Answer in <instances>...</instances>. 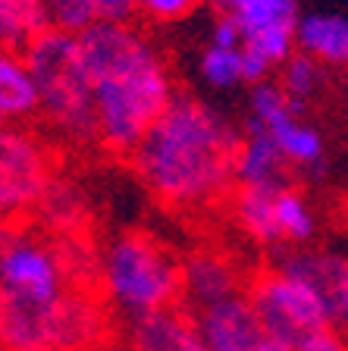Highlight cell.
<instances>
[{
  "mask_svg": "<svg viewBox=\"0 0 348 351\" xmlns=\"http://www.w3.org/2000/svg\"><path fill=\"white\" fill-rule=\"evenodd\" d=\"M242 129L211 104L182 95L129 154L135 176L160 204L198 210L235 185Z\"/></svg>",
  "mask_w": 348,
  "mask_h": 351,
  "instance_id": "6da1fadb",
  "label": "cell"
},
{
  "mask_svg": "<svg viewBox=\"0 0 348 351\" xmlns=\"http://www.w3.org/2000/svg\"><path fill=\"white\" fill-rule=\"evenodd\" d=\"M97 113V141L132 154L173 104V79L160 51L129 22H104L79 35Z\"/></svg>",
  "mask_w": 348,
  "mask_h": 351,
  "instance_id": "7a4b0ae2",
  "label": "cell"
},
{
  "mask_svg": "<svg viewBox=\"0 0 348 351\" xmlns=\"http://www.w3.org/2000/svg\"><path fill=\"white\" fill-rule=\"evenodd\" d=\"M69 289L73 273L60 245L0 223V348L51 345L60 301Z\"/></svg>",
  "mask_w": 348,
  "mask_h": 351,
  "instance_id": "3957f363",
  "label": "cell"
},
{
  "mask_svg": "<svg viewBox=\"0 0 348 351\" xmlns=\"http://www.w3.org/2000/svg\"><path fill=\"white\" fill-rule=\"evenodd\" d=\"M104 301L126 323L182 301V263L148 232H123L97 261Z\"/></svg>",
  "mask_w": 348,
  "mask_h": 351,
  "instance_id": "277c9868",
  "label": "cell"
},
{
  "mask_svg": "<svg viewBox=\"0 0 348 351\" xmlns=\"http://www.w3.org/2000/svg\"><path fill=\"white\" fill-rule=\"evenodd\" d=\"M25 60L41 97V117L66 141H76V145L97 141L95 95H91V79L82 60L79 35L51 25L25 47Z\"/></svg>",
  "mask_w": 348,
  "mask_h": 351,
  "instance_id": "5b68a950",
  "label": "cell"
},
{
  "mask_svg": "<svg viewBox=\"0 0 348 351\" xmlns=\"http://www.w3.org/2000/svg\"><path fill=\"white\" fill-rule=\"evenodd\" d=\"M254 311L261 317V326L270 339L289 345H301L311 336H320L327 329H336V311L323 301V295L314 292L308 282L295 279L279 267L254 273L245 285Z\"/></svg>",
  "mask_w": 348,
  "mask_h": 351,
  "instance_id": "8992f818",
  "label": "cell"
},
{
  "mask_svg": "<svg viewBox=\"0 0 348 351\" xmlns=\"http://www.w3.org/2000/svg\"><path fill=\"white\" fill-rule=\"evenodd\" d=\"M54 176V154L35 132L0 123V223L38 210L57 182Z\"/></svg>",
  "mask_w": 348,
  "mask_h": 351,
  "instance_id": "52a82bcc",
  "label": "cell"
},
{
  "mask_svg": "<svg viewBox=\"0 0 348 351\" xmlns=\"http://www.w3.org/2000/svg\"><path fill=\"white\" fill-rule=\"evenodd\" d=\"M217 16L242 29L245 47L267 66L279 69L298 51L295 32L301 22L298 0H211Z\"/></svg>",
  "mask_w": 348,
  "mask_h": 351,
  "instance_id": "ba28073f",
  "label": "cell"
},
{
  "mask_svg": "<svg viewBox=\"0 0 348 351\" xmlns=\"http://www.w3.org/2000/svg\"><path fill=\"white\" fill-rule=\"evenodd\" d=\"M192 317L207 351H257L267 339L248 292L201 307Z\"/></svg>",
  "mask_w": 348,
  "mask_h": 351,
  "instance_id": "9c48e42d",
  "label": "cell"
},
{
  "mask_svg": "<svg viewBox=\"0 0 348 351\" xmlns=\"http://www.w3.org/2000/svg\"><path fill=\"white\" fill-rule=\"evenodd\" d=\"M242 292L245 285H242L239 267L223 251H195L182 261V301L189 314Z\"/></svg>",
  "mask_w": 348,
  "mask_h": 351,
  "instance_id": "30bf717a",
  "label": "cell"
},
{
  "mask_svg": "<svg viewBox=\"0 0 348 351\" xmlns=\"http://www.w3.org/2000/svg\"><path fill=\"white\" fill-rule=\"evenodd\" d=\"M289 160L276 147L273 135L254 123H245L235 151V189H283L289 185Z\"/></svg>",
  "mask_w": 348,
  "mask_h": 351,
  "instance_id": "8fae6325",
  "label": "cell"
},
{
  "mask_svg": "<svg viewBox=\"0 0 348 351\" xmlns=\"http://www.w3.org/2000/svg\"><path fill=\"white\" fill-rule=\"evenodd\" d=\"M126 336L138 351H207L185 307H167L129 323Z\"/></svg>",
  "mask_w": 348,
  "mask_h": 351,
  "instance_id": "7c38bea8",
  "label": "cell"
},
{
  "mask_svg": "<svg viewBox=\"0 0 348 351\" xmlns=\"http://www.w3.org/2000/svg\"><path fill=\"white\" fill-rule=\"evenodd\" d=\"M35 113H41V97L29 60L13 47H0V123L19 125Z\"/></svg>",
  "mask_w": 348,
  "mask_h": 351,
  "instance_id": "4fadbf2b",
  "label": "cell"
},
{
  "mask_svg": "<svg viewBox=\"0 0 348 351\" xmlns=\"http://www.w3.org/2000/svg\"><path fill=\"white\" fill-rule=\"evenodd\" d=\"M276 267L292 273L295 279L311 285L314 292L323 295V301L333 307L336 320H339V279H342V270H345V257L333 254V251H317L301 245V248L283 251Z\"/></svg>",
  "mask_w": 348,
  "mask_h": 351,
  "instance_id": "5bb4252c",
  "label": "cell"
},
{
  "mask_svg": "<svg viewBox=\"0 0 348 351\" xmlns=\"http://www.w3.org/2000/svg\"><path fill=\"white\" fill-rule=\"evenodd\" d=\"M298 51L323 66H348V16L305 13L295 32Z\"/></svg>",
  "mask_w": 348,
  "mask_h": 351,
  "instance_id": "9a60e30c",
  "label": "cell"
},
{
  "mask_svg": "<svg viewBox=\"0 0 348 351\" xmlns=\"http://www.w3.org/2000/svg\"><path fill=\"white\" fill-rule=\"evenodd\" d=\"M47 22L69 35L104 25V22H129L135 13V0H44Z\"/></svg>",
  "mask_w": 348,
  "mask_h": 351,
  "instance_id": "2e32d148",
  "label": "cell"
},
{
  "mask_svg": "<svg viewBox=\"0 0 348 351\" xmlns=\"http://www.w3.org/2000/svg\"><path fill=\"white\" fill-rule=\"evenodd\" d=\"M276 191L279 189H235L232 195L235 226L261 248L283 245V235L276 226Z\"/></svg>",
  "mask_w": 348,
  "mask_h": 351,
  "instance_id": "e0dca14e",
  "label": "cell"
},
{
  "mask_svg": "<svg viewBox=\"0 0 348 351\" xmlns=\"http://www.w3.org/2000/svg\"><path fill=\"white\" fill-rule=\"evenodd\" d=\"M273 135L276 147L283 151V157L289 160V167H298V169H314L320 173L323 163H327V141L314 129L308 119L301 117H289L283 119L279 125L267 129Z\"/></svg>",
  "mask_w": 348,
  "mask_h": 351,
  "instance_id": "ac0fdd59",
  "label": "cell"
},
{
  "mask_svg": "<svg viewBox=\"0 0 348 351\" xmlns=\"http://www.w3.org/2000/svg\"><path fill=\"white\" fill-rule=\"evenodd\" d=\"M44 29H51L44 0H0V47L25 51Z\"/></svg>",
  "mask_w": 348,
  "mask_h": 351,
  "instance_id": "d6986e66",
  "label": "cell"
},
{
  "mask_svg": "<svg viewBox=\"0 0 348 351\" xmlns=\"http://www.w3.org/2000/svg\"><path fill=\"white\" fill-rule=\"evenodd\" d=\"M276 226L283 235V245L292 248H301L317 235V213L305 191H298L295 185H283L276 191Z\"/></svg>",
  "mask_w": 348,
  "mask_h": 351,
  "instance_id": "ffe728a7",
  "label": "cell"
},
{
  "mask_svg": "<svg viewBox=\"0 0 348 351\" xmlns=\"http://www.w3.org/2000/svg\"><path fill=\"white\" fill-rule=\"evenodd\" d=\"M198 75L213 91H229V88L248 85L245 69V47H220V44H204L198 53Z\"/></svg>",
  "mask_w": 348,
  "mask_h": 351,
  "instance_id": "44dd1931",
  "label": "cell"
},
{
  "mask_svg": "<svg viewBox=\"0 0 348 351\" xmlns=\"http://www.w3.org/2000/svg\"><path fill=\"white\" fill-rule=\"evenodd\" d=\"M279 88L292 97L295 107L305 110L308 101L323 88V63H317L314 57L295 51L283 66H279Z\"/></svg>",
  "mask_w": 348,
  "mask_h": 351,
  "instance_id": "7402d4cb",
  "label": "cell"
},
{
  "mask_svg": "<svg viewBox=\"0 0 348 351\" xmlns=\"http://www.w3.org/2000/svg\"><path fill=\"white\" fill-rule=\"evenodd\" d=\"M305 110L295 107L292 97L286 95L279 82H261V85L251 88V97H248V123L261 125V129H273L283 119L289 117H301Z\"/></svg>",
  "mask_w": 348,
  "mask_h": 351,
  "instance_id": "603a6c76",
  "label": "cell"
},
{
  "mask_svg": "<svg viewBox=\"0 0 348 351\" xmlns=\"http://www.w3.org/2000/svg\"><path fill=\"white\" fill-rule=\"evenodd\" d=\"M201 7V0H135V13L151 22H179Z\"/></svg>",
  "mask_w": 348,
  "mask_h": 351,
  "instance_id": "cb8c5ba5",
  "label": "cell"
},
{
  "mask_svg": "<svg viewBox=\"0 0 348 351\" xmlns=\"http://www.w3.org/2000/svg\"><path fill=\"white\" fill-rule=\"evenodd\" d=\"M298 351H348V342L336 329H327V332H320V336H311L308 342H301Z\"/></svg>",
  "mask_w": 348,
  "mask_h": 351,
  "instance_id": "d4e9b609",
  "label": "cell"
},
{
  "mask_svg": "<svg viewBox=\"0 0 348 351\" xmlns=\"http://www.w3.org/2000/svg\"><path fill=\"white\" fill-rule=\"evenodd\" d=\"M91 351H138V348L132 345L129 336H107L101 345H95Z\"/></svg>",
  "mask_w": 348,
  "mask_h": 351,
  "instance_id": "484cf974",
  "label": "cell"
},
{
  "mask_svg": "<svg viewBox=\"0 0 348 351\" xmlns=\"http://www.w3.org/2000/svg\"><path fill=\"white\" fill-rule=\"evenodd\" d=\"M339 323H348V257H345V270L339 279Z\"/></svg>",
  "mask_w": 348,
  "mask_h": 351,
  "instance_id": "4316f807",
  "label": "cell"
},
{
  "mask_svg": "<svg viewBox=\"0 0 348 351\" xmlns=\"http://www.w3.org/2000/svg\"><path fill=\"white\" fill-rule=\"evenodd\" d=\"M257 351H298V348H295V345H289V342H279V339H270L267 336Z\"/></svg>",
  "mask_w": 348,
  "mask_h": 351,
  "instance_id": "83f0119b",
  "label": "cell"
},
{
  "mask_svg": "<svg viewBox=\"0 0 348 351\" xmlns=\"http://www.w3.org/2000/svg\"><path fill=\"white\" fill-rule=\"evenodd\" d=\"M32 351H63V348H54V345H41V348H32Z\"/></svg>",
  "mask_w": 348,
  "mask_h": 351,
  "instance_id": "f1b7e54d",
  "label": "cell"
},
{
  "mask_svg": "<svg viewBox=\"0 0 348 351\" xmlns=\"http://www.w3.org/2000/svg\"><path fill=\"white\" fill-rule=\"evenodd\" d=\"M0 351H3V348H0Z\"/></svg>",
  "mask_w": 348,
  "mask_h": 351,
  "instance_id": "f546056e",
  "label": "cell"
}]
</instances>
